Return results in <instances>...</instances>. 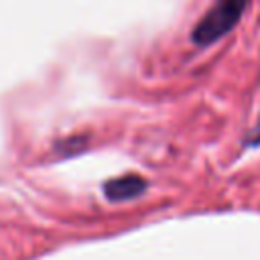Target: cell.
Listing matches in <instances>:
<instances>
[{"label": "cell", "mask_w": 260, "mask_h": 260, "mask_svg": "<svg viewBox=\"0 0 260 260\" xmlns=\"http://www.w3.org/2000/svg\"><path fill=\"white\" fill-rule=\"evenodd\" d=\"M250 0H215L209 12L199 20L193 30L197 45H211L225 37L242 18Z\"/></svg>", "instance_id": "1"}, {"label": "cell", "mask_w": 260, "mask_h": 260, "mask_svg": "<svg viewBox=\"0 0 260 260\" xmlns=\"http://www.w3.org/2000/svg\"><path fill=\"white\" fill-rule=\"evenodd\" d=\"M146 183L136 177V175H130V177H120V179H114L110 183H106L104 191H106V197L112 199V201H124V199H130V197H136L144 191Z\"/></svg>", "instance_id": "2"}]
</instances>
